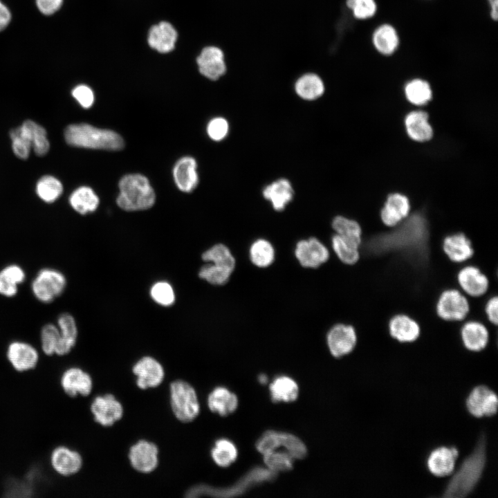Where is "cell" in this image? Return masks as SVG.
<instances>
[{"label":"cell","mask_w":498,"mask_h":498,"mask_svg":"<svg viewBox=\"0 0 498 498\" xmlns=\"http://www.w3.org/2000/svg\"><path fill=\"white\" fill-rule=\"evenodd\" d=\"M393 228L369 238L365 244L367 251L374 256L396 253L416 266L427 263L430 229L425 215L414 212Z\"/></svg>","instance_id":"obj_1"},{"label":"cell","mask_w":498,"mask_h":498,"mask_svg":"<svg viewBox=\"0 0 498 498\" xmlns=\"http://www.w3.org/2000/svg\"><path fill=\"white\" fill-rule=\"evenodd\" d=\"M486 463V441L481 436L473 452L450 480L442 497L462 498L470 494L481 478Z\"/></svg>","instance_id":"obj_2"},{"label":"cell","mask_w":498,"mask_h":498,"mask_svg":"<svg viewBox=\"0 0 498 498\" xmlns=\"http://www.w3.org/2000/svg\"><path fill=\"white\" fill-rule=\"evenodd\" d=\"M64 134L66 142L76 147L116 151L124 145L122 138L116 132L86 123L71 124L66 127Z\"/></svg>","instance_id":"obj_3"},{"label":"cell","mask_w":498,"mask_h":498,"mask_svg":"<svg viewBox=\"0 0 498 498\" xmlns=\"http://www.w3.org/2000/svg\"><path fill=\"white\" fill-rule=\"evenodd\" d=\"M118 205L125 211L145 210L151 208L156 194L148 178L140 174L124 176L118 183Z\"/></svg>","instance_id":"obj_4"},{"label":"cell","mask_w":498,"mask_h":498,"mask_svg":"<svg viewBox=\"0 0 498 498\" xmlns=\"http://www.w3.org/2000/svg\"><path fill=\"white\" fill-rule=\"evenodd\" d=\"M170 403L175 416L180 421H194L200 411L198 397L194 387L188 382L177 380L169 387Z\"/></svg>","instance_id":"obj_5"},{"label":"cell","mask_w":498,"mask_h":498,"mask_svg":"<svg viewBox=\"0 0 498 498\" xmlns=\"http://www.w3.org/2000/svg\"><path fill=\"white\" fill-rule=\"evenodd\" d=\"M67 285L66 276L53 268L40 269L30 285L35 299L43 304H50L64 292Z\"/></svg>","instance_id":"obj_6"},{"label":"cell","mask_w":498,"mask_h":498,"mask_svg":"<svg viewBox=\"0 0 498 498\" xmlns=\"http://www.w3.org/2000/svg\"><path fill=\"white\" fill-rule=\"evenodd\" d=\"M470 311L468 299L456 288L444 290L436 304V315L444 321L461 322L465 320Z\"/></svg>","instance_id":"obj_7"},{"label":"cell","mask_w":498,"mask_h":498,"mask_svg":"<svg viewBox=\"0 0 498 498\" xmlns=\"http://www.w3.org/2000/svg\"><path fill=\"white\" fill-rule=\"evenodd\" d=\"M465 405L469 413L474 417L492 416L497 412L498 398L487 386L479 385L471 391Z\"/></svg>","instance_id":"obj_8"},{"label":"cell","mask_w":498,"mask_h":498,"mask_svg":"<svg viewBox=\"0 0 498 498\" xmlns=\"http://www.w3.org/2000/svg\"><path fill=\"white\" fill-rule=\"evenodd\" d=\"M326 340L331 353L335 358H340L354 349L357 335L353 326L339 323L331 328Z\"/></svg>","instance_id":"obj_9"},{"label":"cell","mask_w":498,"mask_h":498,"mask_svg":"<svg viewBox=\"0 0 498 498\" xmlns=\"http://www.w3.org/2000/svg\"><path fill=\"white\" fill-rule=\"evenodd\" d=\"M329 255L327 248L315 237L300 240L295 249V257L304 268L319 267L329 259Z\"/></svg>","instance_id":"obj_10"},{"label":"cell","mask_w":498,"mask_h":498,"mask_svg":"<svg viewBox=\"0 0 498 498\" xmlns=\"http://www.w3.org/2000/svg\"><path fill=\"white\" fill-rule=\"evenodd\" d=\"M6 357L12 367L17 371L33 369L39 362V353L28 342L15 340L7 347Z\"/></svg>","instance_id":"obj_11"},{"label":"cell","mask_w":498,"mask_h":498,"mask_svg":"<svg viewBox=\"0 0 498 498\" xmlns=\"http://www.w3.org/2000/svg\"><path fill=\"white\" fill-rule=\"evenodd\" d=\"M91 411L94 420L104 427L111 426L123 415L122 404L111 394L95 397L91 403Z\"/></svg>","instance_id":"obj_12"},{"label":"cell","mask_w":498,"mask_h":498,"mask_svg":"<svg viewBox=\"0 0 498 498\" xmlns=\"http://www.w3.org/2000/svg\"><path fill=\"white\" fill-rule=\"evenodd\" d=\"M133 373L136 376L138 387L142 389L158 387L165 377L161 364L150 356H145L138 360L133 367Z\"/></svg>","instance_id":"obj_13"},{"label":"cell","mask_w":498,"mask_h":498,"mask_svg":"<svg viewBox=\"0 0 498 498\" xmlns=\"http://www.w3.org/2000/svg\"><path fill=\"white\" fill-rule=\"evenodd\" d=\"M158 449L153 443L140 440L133 445L129 452L131 466L142 473L154 471L158 463Z\"/></svg>","instance_id":"obj_14"},{"label":"cell","mask_w":498,"mask_h":498,"mask_svg":"<svg viewBox=\"0 0 498 498\" xmlns=\"http://www.w3.org/2000/svg\"><path fill=\"white\" fill-rule=\"evenodd\" d=\"M200 73L211 80H217L227 70L222 50L211 46L204 48L196 59Z\"/></svg>","instance_id":"obj_15"},{"label":"cell","mask_w":498,"mask_h":498,"mask_svg":"<svg viewBox=\"0 0 498 498\" xmlns=\"http://www.w3.org/2000/svg\"><path fill=\"white\" fill-rule=\"evenodd\" d=\"M456 277L461 289L471 297H481L488 290V277L476 266H464L459 270Z\"/></svg>","instance_id":"obj_16"},{"label":"cell","mask_w":498,"mask_h":498,"mask_svg":"<svg viewBox=\"0 0 498 498\" xmlns=\"http://www.w3.org/2000/svg\"><path fill=\"white\" fill-rule=\"evenodd\" d=\"M60 383L64 391L71 397L88 396L93 388L90 375L78 367L66 369L62 374Z\"/></svg>","instance_id":"obj_17"},{"label":"cell","mask_w":498,"mask_h":498,"mask_svg":"<svg viewBox=\"0 0 498 498\" xmlns=\"http://www.w3.org/2000/svg\"><path fill=\"white\" fill-rule=\"evenodd\" d=\"M50 462L53 470L62 476L75 474L82 466L81 455L66 446L55 448L50 454Z\"/></svg>","instance_id":"obj_18"},{"label":"cell","mask_w":498,"mask_h":498,"mask_svg":"<svg viewBox=\"0 0 498 498\" xmlns=\"http://www.w3.org/2000/svg\"><path fill=\"white\" fill-rule=\"evenodd\" d=\"M388 330L391 338L402 343L413 342L421 335V326L417 321L403 313L394 315L389 319Z\"/></svg>","instance_id":"obj_19"},{"label":"cell","mask_w":498,"mask_h":498,"mask_svg":"<svg viewBox=\"0 0 498 498\" xmlns=\"http://www.w3.org/2000/svg\"><path fill=\"white\" fill-rule=\"evenodd\" d=\"M459 451L455 447H440L434 450L427 460L429 471L436 477H445L454 471Z\"/></svg>","instance_id":"obj_20"},{"label":"cell","mask_w":498,"mask_h":498,"mask_svg":"<svg viewBox=\"0 0 498 498\" xmlns=\"http://www.w3.org/2000/svg\"><path fill=\"white\" fill-rule=\"evenodd\" d=\"M442 248L449 260L454 263L464 262L472 257L474 253L471 240L463 232L445 237Z\"/></svg>","instance_id":"obj_21"},{"label":"cell","mask_w":498,"mask_h":498,"mask_svg":"<svg viewBox=\"0 0 498 498\" xmlns=\"http://www.w3.org/2000/svg\"><path fill=\"white\" fill-rule=\"evenodd\" d=\"M407 197L401 194H390L380 210V219L385 225L393 228L409 214Z\"/></svg>","instance_id":"obj_22"},{"label":"cell","mask_w":498,"mask_h":498,"mask_svg":"<svg viewBox=\"0 0 498 498\" xmlns=\"http://www.w3.org/2000/svg\"><path fill=\"white\" fill-rule=\"evenodd\" d=\"M195 159L185 156L179 159L173 169V176L177 187L182 192H192L199 184Z\"/></svg>","instance_id":"obj_23"},{"label":"cell","mask_w":498,"mask_h":498,"mask_svg":"<svg viewBox=\"0 0 498 498\" xmlns=\"http://www.w3.org/2000/svg\"><path fill=\"white\" fill-rule=\"evenodd\" d=\"M276 475L275 472L273 471H271L270 470H266L264 469H256L252 471L251 472L248 473V475L245 476L243 478L242 481H240L239 483L234 487H233L231 489L225 490H215L214 489H212L210 488H207L205 486H199L196 488H192L187 492V495L189 496H196L200 495L201 494H209L211 495L212 493H220L222 492V493H232V495L234 493H239L244 491V490L251 485L259 483L261 481H267V480H272V479Z\"/></svg>","instance_id":"obj_24"},{"label":"cell","mask_w":498,"mask_h":498,"mask_svg":"<svg viewBox=\"0 0 498 498\" xmlns=\"http://www.w3.org/2000/svg\"><path fill=\"white\" fill-rule=\"evenodd\" d=\"M60 337L55 351L57 356H64L70 353L76 344L77 326L74 317L69 313H61L57 320Z\"/></svg>","instance_id":"obj_25"},{"label":"cell","mask_w":498,"mask_h":498,"mask_svg":"<svg viewBox=\"0 0 498 498\" xmlns=\"http://www.w3.org/2000/svg\"><path fill=\"white\" fill-rule=\"evenodd\" d=\"M177 39V32L167 21H161L153 26L149 32V45L159 53H166L172 51Z\"/></svg>","instance_id":"obj_26"},{"label":"cell","mask_w":498,"mask_h":498,"mask_svg":"<svg viewBox=\"0 0 498 498\" xmlns=\"http://www.w3.org/2000/svg\"><path fill=\"white\" fill-rule=\"evenodd\" d=\"M461 337L464 347L471 351H480L485 349L489 340V332L480 322H466L461 329Z\"/></svg>","instance_id":"obj_27"},{"label":"cell","mask_w":498,"mask_h":498,"mask_svg":"<svg viewBox=\"0 0 498 498\" xmlns=\"http://www.w3.org/2000/svg\"><path fill=\"white\" fill-rule=\"evenodd\" d=\"M372 44L382 55H393L398 48L400 39L396 28L389 24L378 26L372 34Z\"/></svg>","instance_id":"obj_28"},{"label":"cell","mask_w":498,"mask_h":498,"mask_svg":"<svg viewBox=\"0 0 498 498\" xmlns=\"http://www.w3.org/2000/svg\"><path fill=\"white\" fill-rule=\"evenodd\" d=\"M26 277L25 270L18 264L6 266L0 270V295L11 298L18 293L19 286Z\"/></svg>","instance_id":"obj_29"},{"label":"cell","mask_w":498,"mask_h":498,"mask_svg":"<svg viewBox=\"0 0 498 498\" xmlns=\"http://www.w3.org/2000/svg\"><path fill=\"white\" fill-rule=\"evenodd\" d=\"M405 124L407 134L416 141H427L432 136V128L428 122V115L425 111L410 112L405 117Z\"/></svg>","instance_id":"obj_30"},{"label":"cell","mask_w":498,"mask_h":498,"mask_svg":"<svg viewBox=\"0 0 498 498\" xmlns=\"http://www.w3.org/2000/svg\"><path fill=\"white\" fill-rule=\"evenodd\" d=\"M263 195L271 202L275 210L281 211L292 200L293 190L287 179L281 178L266 186Z\"/></svg>","instance_id":"obj_31"},{"label":"cell","mask_w":498,"mask_h":498,"mask_svg":"<svg viewBox=\"0 0 498 498\" xmlns=\"http://www.w3.org/2000/svg\"><path fill=\"white\" fill-rule=\"evenodd\" d=\"M208 405L210 409L221 416L232 413L237 407V396L223 387L215 388L208 396Z\"/></svg>","instance_id":"obj_32"},{"label":"cell","mask_w":498,"mask_h":498,"mask_svg":"<svg viewBox=\"0 0 498 498\" xmlns=\"http://www.w3.org/2000/svg\"><path fill=\"white\" fill-rule=\"evenodd\" d=\"M72 208L82 215L93 212L98 208L100 199L89 187L82 186L74 190L69 197Z\"/></svg>","instance_id":"obj_33"},{"label":"cell","mask_w":498,"mask_h":498,"mask_svg":"<svg viewBox=\"0 0 498 498\" xmlns=\"http://www.w3.org/2000/svg\"><path fill=\"white\" fill-rule=\"evenodd\" d=\"M324 84L315 73H307L300 76L295 84L296 93L302 99L313 100L320 98L324 92Z\"/></svg>","instance_id":"obj_34"},{"label":"cell","mask_w":498,"mask_h":498,"mask_svg":"<svg viewBox=\"0 0 498 498\" xmlns=\"http://www.w3.org/2000/svg\"><path fill=\"white\" fill-rule=\"evenodd\" d=\"M30 141L35 153L39 156L46 155L50 143L45 129L33 120H26L21 126Z\"/></svg>","instance_id":"obj_35"},{"label":"cell","mask_w":498,"mask_h":498,"mask_svg":"<svg viewBox=\"0 0 498 498\" xmlns=\"http://www.w3.org/2000/svg\"><path fill=\"white\" fill-rule=\"evenodd\" d=\"M332 228L337 234L360 247L362 242V228L355 220L342 216H335Z\"/></svg>","instance_id":"obj_36"},{"label":"cell","mask_w":498,"mask_h":498,"mask_svg":"<svg viewBox=\"0 0 498 498\" xmlns=\"http://www.w3.org/2000/svg\"><path fill=\"white\" fill-rule=\"evenodd\" d=\"M271 397L275 402H290L298 396V386L290 378L280 376L270 385Z\"/></svg>","instance_id":"obj_37"},{"label":"cell","mask_w":498,"mask_h":498,"mask_svg":"<svg viewBox=\"0 0 498 498\" xmlns=\"http://www.w3.org/2000/svg\"><path fill=\"white\" fill-rule=\"evenodd\" d=\"M249 256L255 266L259 268H266L273 262L275 250L268 241L264 239H258L251 244Z\"/></svg>","instance_id":"obj_38"},{"label":"cell","mask_w":498,"mask_h":498,"mask_svg":"<svg viewBox=\"0 0 498 498\" xmlns=\"http://www.w3.org/2000/svg\"><path fill=\"white\" fill-rule=\"evenodd\" d=\"M333 251L338 259L344 264L354 265L360 257V246L343 239L338 234H334L331 238Z\"/></svg>","instance_id":"obj_39"},{"label":"cell","mask_w":498,"mask_h":498,"mask_svg":"<svg viewBox=\"0 0 498 498\" xmlns=\"http://www.w3.org/2000/svg\"><path fill=\"white\" fill-rule=\"evenodd\" d=\"M405 94L407 100L415 105L425 104L432 96L430 84L420 78L414 79L406 84Z\"/></svg>","instance_id":"obj_40"},{"label":"cell","mask_w":498,"mask_h":498,"mask_svg":"<svg viewBox=\"0 0 498 498\" xmlns=\"http://www.w3.org/2000/svg\"><path fill=\"white\" fill-rule=\"evenodd\" d=\"M203 261L234 270L236 261L230 249L223 243H217L205 250L201 255Z\"/></svg>","instance_id":"obj_41"},{"label":"cell","mask_w":498,"mask_h":498,"mask_svg":"<svg viewBox=\"0 0 498 498\" xmlns=\"http://www.w3.org/2000/svg\"><path fill=\"white\" fill-rule=\"evenodd\" d=\"M63 186L57 178L47 175L39 179L36 185V193L44 202L55 201L62 194Z\"/></svg>","instance_id":"obj_42"},{"label":"cell","mask_w":498,"mask_h":498,"mask_svg":"<svg viewBox=\"0 0 498 498\" xmlns=\"http://www.w3.org/2000/svg\"><path fill=\"white\" fill-rule=\"evenodd\" d=\"M211 456L218 465L227 467L236 460L237 450L231 441L222 439L216 441Z\"/></svg>","instance_id":"obj_43"},{"label":"cell","mask_w":498,"mask_h":498,"mask_svg":"<svg viewBox=\"0 0 498 498\" xmlns=\"http://www.w3.org/2000/svg\"><path fill=\"white\" fill-rule=\"evenodd\" d=\"M233 270L207 262L199 270V276L207 282L221 286L228 282Z\"/></svg>","instance_id":"obj_44"},{"label":"cell","mask_w":498,"mask_h":498,"mask_svg":"<svg viewBox=\"0 0 498 498\" xmlns=\"http://www.w3.org/2000/svg\"><path fill=\"white\" fill-rule=\"evenodd\" d=\"M60 337L57 325L53 323L44 324L40 331V342L42 351L47 356L55 354Z\"/></svg>","instance_id":"obj_45"},{"label":"cell","mask_w":498,"mask_h":498,"mask_svg":"<svg viewBox=\"0 0 498 498\" xmlns=\"http://www.w3.org/2000/svg\"><path fill=\"white\" fill-rule=\"evenodd\" d=\"M347 8L353 16L358 20H366L373 17L377 12L375 0H346Z\"/></svg>","instance_id":"obj_46"},{"label":"cell","mask_w":498,"mask_h":498,"mask_svg":"<svg viewBox=\"0 0 498 498\" xmlns=\"http://www.w3.org/2000/svg\"><path fill=\"white\" fill-rule=\"evenodd\" d=\"M264 455V462L271 471H287L293 468V458L286 451L273 450Z\"/></svg>","instance_id":"obj_47"},{"label":"cell","mask_w":498,"mask_h":498,"mask_svg":"<svg viewBox=\"0 0 498 498\" xmlns=\"http://www.w3.org/2000/svg\"><path fill=\"white\" fill-rule=\"evenodd\" d=\"M10 136L14 154L21 159H26L29 156L32 145L21 127L12 129Z\"/></svg>","instance_id":"obj_48"},{"label":"cell","mask_w":498,"mask_h":498,"mask_svg":"<svg viewBox=\"0 0 498 498\" xmlns=\"http://www.w3.org/2000/svg\"><path fill=\"white\" fill-rule=\"evenodd\" d=\"M150 295L156 303L164 306H171L175 301L174 289L167 282L155 283L150 289Z\"/></svg>","instance_id":"obj_49"},{"label":"cell","mask_w":498,"mask_h":498,"mask_svg":"<svg viewBox=\"0 0 498 498\" xmlns=\"http://www.w3.org/2000/svg\"><path fill=\"white\" fill-rule=\"evenodd\" d=\"M281 446L293 459H302L306 454V448L304 444L296 436L286 433H280Z\"/></svg>","instance_id":"obj_50"},{"label":"cell","mask_w":498,"mask_h":498,"mask_svg":"<svg viewBox=\"0 0 498 498\" xmlns=\"http://www.w3.org/2000/svg\"><path fill=\"white\" fill-rule=\"evenodd\" d=\"M280 446V434L274 431L265 432L256 443L257 450L263 454L276 450Z\"/></svg>","instance_id":"obj_51"},{"label":"cell","mask_w":498,"mask_h":498,"mask_svg":"<svg viewBox=\"0 0 498 498\" xmlns=\"http://www.w3.org/2000/svg\"><path fill=\"white\" fill-rule=\"evenodd\" d=\"M207 132L210 138L215 141L223 139L228 132V123L223 118L218 117L211 120L207 127Z\"/></svg>","instance_id":"obj_52"},{"label":"cell","mask_w":498,"mask_h":498,"mask_svg":"<svg viewBox=\"0 0 498 498\" xmlns=\"http://www.w3.org/2000/svg\"><path fill=\"white\" fill-rule=\"evenodd\" d=\"M72 95L84 109L90 108L94 102V93L86 85L80 84L75 87Z\"/></svg>","instance_id":"obj_53"},{"label":"cell","mask_w":498,"mask_h":498,"mask_svg":"<svg viewBox=\"0 0 498 498\" xmlns=\"http://www.w3.org/2000/svg\"><path fill=\"white\" fill-rule=\"evenodd\" d=\"M484 311L488 320L497 326L498 324V297L494 295L487 301L484 306Z\"/></svg>","instance_id":"obj_54"},{"label":"cell","mask_w":498,"mask_h":498,"mask_svg":"<svg viewBox=\"0 0 498 498\" xmlns=\"http://www.w3.org/2000/svg\"><path fill=\"white\" fill-rule=\"evenodd\" d=\"M62 1L63 0H36V3L43 14L50 15L61 8Z\"/></svg>","instance_id":"obj_55"},{"label":"cell","mask_w":498,"mask_h":498,"mask_svg":"<svg viewBox=\"0 0 498 498\" xmlns=\"http://www.w3.org/2000/svg\"><path fill=\"white\" fill-rule=\"evenodd\" d=\"M11 19V15L8 8L0 1V31L5 29Z\"/></svg>","instance_id":"obj_56"},{"label":"cell","mask_w":498,"mask_h":498,"mask_svg":"<svg viewBox=\"0 0 498 498\" xmlns=\"http://www.w3.org/2000/svg\"><path fill=\"white\" fill-rule=\"evenodd\" d=\"M490 6V16L496 21L498 18V0H488Z\"/></svg>","instance_id":"obj_57"}]
</instances>
